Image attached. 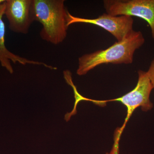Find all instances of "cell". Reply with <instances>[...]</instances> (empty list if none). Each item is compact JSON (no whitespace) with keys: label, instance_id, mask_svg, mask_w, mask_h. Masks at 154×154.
Masks as SVG:
<instances>
[{"label":"cell","instance_id":"6da1fadb","mask_svg":"<svg viewBox=\"0 0 154 154\" xmlns=\"http://www.w3.org/2000/svg\"><path fill=\"white\" fill-rule=\"evenodd\" d=\"M145 42L142 33L134 30L122 40L115 42L107 49L86 54L79 58L77 75H84L104 64H129L133 61L135 51Z\"/></svg>","mask_w":154,"mask_h":154},{"label":"cell","instance_id":"7a4b0ae2","mask_svg":"<svg viewBox=\"0 0 154 154\" xmlns=\"http://www.w3.org/2000/svg\"><path fill=\"white\" fill-rule=\"evenodd\" d=\"M64 0H33L35 21L41 23L40 33L42 39L53 44L58 45L67 36L68 13Z\"/></svg>","mask_w":154,"mask_h":154},{"label":"cell","instance_id":"3957f363","mask_svg":"<svg viewBox=\"0 0 154 154\" xmlns=\"http://www.w3.org/2000/svg\"><path fill=\"white\" fill-rule=\"evenodd\" d=\"M138 75L137 84L134 89L129 93L116 99L103 101L95 100V104L102 107L105 106L107 102L116 101L121 102L126 107L127 113L125 121L122 126L118 129L120 135L133 113L137 108L141 107L143 111L147 112L153 107L152 103L150 100V96L154 88L147 72L139 70L138 71Z\"/></svg>","mask_w":154,"mask_h":154},{"label":"cell","instance_id":"277c9868","mask_svg":"<svg viewBox=\"0 0 154 154\" xmlns=\"http://www.w3.org/2000/svg\"><path fill=\"white\" fill-rule=\"evenodd\" d=\"M106 13L114 16L136 17L149 24L154 39V0H104Z\"/></svg>","mask_w":154,"mask_h":154},{"label":"cell","instance_id":"5b68a950","mask_svg":"<svg viewBox=\"0 0 154 154\" xmlns=\"http://www.w3.org/2000/svg\"><path fill=\"white\" fill-rule=\"evenodd\" d=\"M93 24L101 27L120 41L133 31L134 19L128 16H114L104 14L95 19H88L74 17L68 13V25L74 23Z\"/></svg>","mask_w":154,"mask_h":154},{"label":"cell","instance_id":"8992f818","mask_svg":"<svg viewBox=\"0 0 154 154\" xmlns=\"http://www.w3.org/2000/svg\"><path fill=\"white\" fill-rule=\"evenodd\" d=\"M5 15L12 31L27 34L31 24L35 21L33 0H7Z\"/></svg>","mask_w":154,"mask_h":154},{"label":"cell","instance_id":"52a82bcc","mask_svg":"<svg viewBox=\"0 0 154 154\" xmlns=\"http://www.w3.org/2000/svg\"><path fill=\"white\" fill-rule=\"evenodd\" d=\"M5 8L6 1L0 6V63L1 66L5 68L11 74H13L14 72V69L11 65V62L14 64L18 63L23 65L30 64L43 66L50 69H57L56 67L51 66L41 62L30 60L26 58L17 55L11 52L7 48L5 43V25L3 20Z\"/></svg>","mask_w":154,"mask_h":154},{"label":"cell","instance_id":"ba28073f","mask_svg":"<svg viewBox=\"0 0 154 154\" xmlns=\"http://www.w3.org/2000/svg\"><path fill=\"white\" fill-rule=\"evenodd\" d=\"M64 78L69 85L71 86L72 88L75 86L72 81V74L69 70H66L63 72ZM77 113V110L74 111L72 110L70 113H68L65 115L64 119L66 122L69 121L71 117L72 116L75 115Z\"/></svg>","mask_w":154,"mask_h":154},{"label":"cell","instance_id":"9c48e42d","mask_svg":"<svg viewBox=\"0 0 154 154\" xmlns=\"http://www.w3.org/2000/svg\"><path fill=\"white\" fill-rule=\"evenodd\" d=\"M147 73L154 89V58L151 63Z\"/></svg>","mask_w":154,"mask_h":154},{"label":"cell","instance_id":"30bf717a","mask_svg":"<svg viewBox=\"0 0 154 154\" xmlns=\"http://www.w3.org/2000/svg\"><path fill=\"white\" fill-rule=\"evenodd\" d=\"M5 0H0V6L3 3L5 2Z\"/></svg>","mask_w":154,"mask_h":154},{"label":"cell","instance_id":"8fae6325","mask_svg":"<svg viewBox=\"0 0 154 154\" xmlns=\"http://www.w3.org/2000/svg\"><path fill=\"white\" fill-rule=\"evenodd\" d=\"M109 154V153L107 152V153H106V154Z\"/></svg>","mask_w":154,"mask_h":154}]
</instances>
